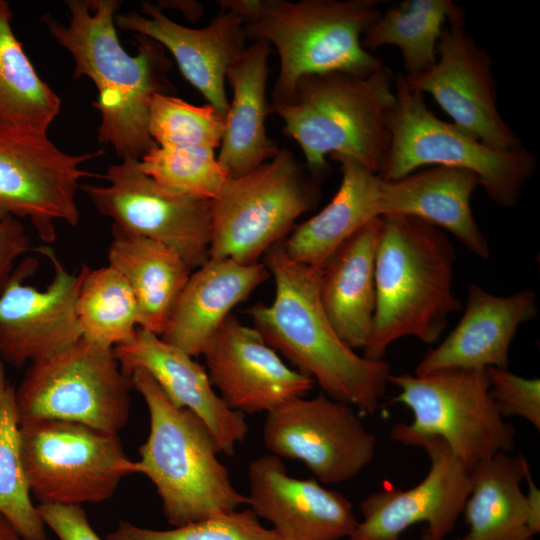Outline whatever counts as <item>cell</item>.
<instances>
[{"label":"cell","instance_id":"obj_1","mask_svg":"<svg viewBox=\"0 0 540 540\" xmlns=\"http://www.w3.org/2000/svg\"><path fill=\"white\" fill-rule=\"evenodd\" d=\"M118 0H68V24L42 17L51 37L69 52L73 79L89 78L98 96V141L110 145L120 160H139L156 146L149 130V105L155 94L175 91L169 80L172 61L156 41L135 36L136 54L121 45L115 18Z\"/></svg>","mask_w":540,"mask_h":540},{"label":"cell","instance_id":"obj_2","mask_svg":"<svg viewBox=\"0 0 540 540\" xmlns=\"http://www.w3.org/2000/svg\"><path fill=\"white\" fill-rule=\"evenodd\" d=\"M275 295L248 314L265 342L296 370L311 377L331 399L373 414L385 395L390 365L358 355L338 336L319 295V275L291 260L281 243L265 253Z\"/></svg>","mask_w":540,"mask_h":540},{"label":"cell","instance_id":"obj_3","mask_svg":"<svg viewBox=\"0 0 540 540\" xmlns=\"http://www.w3.org/2000/svg\"><path fill=\"white\" fill-rule=\"evenodd\" d=\"M382 218L373 326L362 355L375 361L405 336L435 342L461 308L452 289L456 252L445 232L408 215Z\"/></svg>","mask_w":540,"mask_h":540},{"label":"cell","instance_id":"obj_4","mask_svg":"<svg viewBox=\"0 0 540 540\" xmlns=\"http://www.w3.org/2000/svg\"><path fill=\"white\" fill-rule=\"evenodd\" d=\"M395 77L385 65L357 76L341 72L302 77L292 101L270 103L283 133L303 152L314 177L328 169L326 157L353 158L379 174L390 145Z\"/></svg>","mask_w":540,"mask_h":540},{"label":"cell","instance_id":"obj_5","mask_svg":"<svg viewBox=\"0 0 540 540\" xmlns=\"http://www.w3.org/2000/svg\"><path fill=\"white\" fill-rule=\"evenodd\" d=\"M150 419L140 473L154 484L168 523L181 527L237 510L247 496L231 482L215 440L194 413L175 406L143 369L131 373Z\"/></svg>","mask_w":540,"mask_h":540},{"label":"cell","instance_id":"obj_6","mask_svg":"<svg viewBox=\"0 0 540 540\" xmlns=\"http://www.w3.org/2000/svg\"><path fill=\"white\" fill-rule=\"evenodd\" d=\"M378 0H261L245 22L248 40H264L279 58L273 104L292 101L298 81L311 74L369 75L384 66L361 39L381 14Z\"/></svg>","mask_w":540,"mask_h":540},{"label":"cell","instance_id":"obj_7","mask_svg":"<svg viewBox=\"0 0 540 540\" xmlns=\"http://www.w3.org/2000/svg\"><path fill=\"white\" fill-rule=\"evenodd\" d=\"M395 105L390 119V145L379 171L383 180L402 178L422 167L445 166L475 173L486 195L509 208L533 176L536 157L523 146L495 150L465 130L439 119L421 93L410 89L404 75L395 77Z\"/></svg>","mask_w":540,"mask_h":540},{"label":"cell","instance_id":"obj_8","mask_svg":"<svg viewBox=\"0 0 540 540\" xmlns=\"http://www.w3.org/2000/svg\"><path fill=\"white\" fill-rule=\"evenodd\" d=\"M313 178L286 148L254 170L228 178L212 200L209 258L258 263L316 207L320 193Z\"/></svg>","mask_w":540,"mask_h":540},{"label":"cell","instance_id":"obj_9","mask_svg":"<svg viewBox=\"0 0 540 540\" xmlns=\"http://www.w3.org/2000/svg\"><path fill=\"white\" fill-rule=\"evenodd\" d=\"M132 388L113 348L81 338L28 365L15 388L19 423L53 419L118 434L129 418Z\"/></svg>","mask_w":540,"mask_h":540},{"label":"cell","instance_id":"obj_10","mask_svg":"<svg viewBox=\"0 0 540 540\" xmlns=\"http://www.w3.org/2000/svg\"><path fill=\"white\" fill-rule=\"evenodd\" d=\"M20 451L30 492L39 504L100 503L114 495L124 477L140 473L118 434L70 421L20 424Z\"/></svg>","mask_w":540,"mask_h":540},{"label":"cell","instance_id":"obj_11","mask_svg":"<svg viewBox=\"0 0 540 540\" xmlns=\"http://www.w3.org/2000/svg\"><path fill=\"white\" fill-rule=\"evenodd\" d=\"M399 389L391 402L413 414L403 429L442 438L470 471L493 455L515 448V429L500 415L486 369L450 368L424 375L392 374Z\"/></svg>","mask_w":540,"mask_h":540},{"label":"cell","instance_id":"obj_12","mask_svg":"<svg viewBox=\"0 0 540 540\" xmlns=\"http://www.w3.org/2000/svg\"><path fill=\"white\" fill-rule=\"evenodd\" d=\"M105 185L82 183L80 189L112 227L175 250L193 269L209 259L212 201L168 189L125 159L106 171Z\"/></svg>","mask_w":540,"mask_h":540},{"label":"cell","instance_id":"obj_13","mask_svg":"<svg viewBox=\"0 0 540 540\" xmlns=\"http://www.w3.org/2000/svg\"><path fill=\"white\" fill-rule=\"evenodd\" d=\"M103 154H69L47 134L0 128V219H28L41 241H55L57 221L79 223L81 180L95 176L82 165Z\"/></svg>","mask_w":540,"mask_h":540},{"label":"cell","instance_id":"obj_14","mask_svg":"<svg viewBox=\"0 0 540 540\" xmlns=\"http://www.w3.org/2000/svg\"><path fill=\"white\" fill-rule=\"evenodd\" d=\"M263 442L277 457L302 461L324 484L354 478L370 464L377 445L350 404L324 393L292 398L268 412Z\"/></svg>","mask_w":540,"mask_h":540},{"label":"cell","instance_id":"obj_15","mask_svg":"<svg viewBox=\"0 0 540 540\" xmlns=\"http://www.w3.org/2000/svg\"><path fill=\"white\" fill-rule=\"evenodd\" d=\"M391 439L423 449L430 468L423 480L406 490L394 486L371 493L360 503L362 520L349 540H399L405 530L426 522L432 540H444L454 529L470 492L469 470L440 437L406 431L400 423Z\"/></svg>","mask_w":540,"mask_h":540},{"label":"cell","instance_id":"obj_16","mask_svg":"<svg viewBox=\"0 0 540 540\" xmlns=\"http://www.w3.org/2000/svg\"><path fill=\"white\" fill-rule=\"evenodd\" d=\"M465 13L453 4L437 43L435 63L404 75L408 87L433 97L453 124L495 150L521 147L497 107L492 59L466 30Z\"/></svg>","mask_w":540,"mask_h":540},{"label":"cell","instance_id":"obj_17","mask_svg":"<svg viewBox=\"0 0 540 540\" xmlns=\"http://www.w3.org/2000/svg\"><path fill=\"white\" fill-rule=\"evenodd\" d=\"M54 268L45 290L25 283L38 267L28 257L17 265L0 293V360L15 368L46 359L82 338L76 299L82 270L70 273L47 245L36 248Z\"/></svg>","mask_w":540,"mask_h":540},{"label":"cell","instance_id":"obj_18","mask_svg":"<svg viewBox=\"0 0 540 540\" xmlns=\"http://www.w3.org/2000/svg\"><path fill=\"white\" fill-rule=\"evenodd\" d=\"M203 356L221 398L243 414L270 412L304 397L314 386L308 375L288 366L254 328L230 314Z\"/></svg>","mask_w":540,"mask_h":540},{"label":"cell","instance_id":"obj_19","mask_svg":"<svg viewBox=\"0 0 540 540\" xmlns=\"http://www.w3.org/2000/svg\"><path fill=\"white\" fill-rule=\"evenodd\" d=\"M115 23L121 29L159 43L208 104L227 114V70L247 47L241 16L220 10L207 26L195 29L173 21L157 4L142 1L140 12L118 14Z\"/></svg>","mask_w":540,"mask_h":540},{"label":"cell","instance_id":"obj_20","mask_svg":"<svg viewBox=\"0 0 540 540\" xmlns=\"http://www.w3.org/2000/svg\"><path fill=\"white\" fill-rule=\"evenodd\" d=\"M248 476L250 510L271 522L282 540H341L358 522L345 496L315 478L290 476L273 454L253 460Z\"/></svg>","mask_w":540,"mask_h":540},{"label":"cell","instance_id":"obj_21","mask_svg":"<svg viewBox=\"0 0 540 540\" xmlns=\"http://www.w3.org/2000/svg\"><path fill=\"white\" fill-rule=\"evenodd\" d=\"M124 373L143 369L177 407L200 418L210 430L219 452L235 453L249 427L245 414L231 409L214 390L208 372L193 357L138 327L126 343L113 348Z\"/></svg>","mask_w":540,"mask_h":540},{"label":"cell","instance_id":"obj_22","mask_svg":"<svg viewBox=\"0 0 540 540\" xmlns=\"http://www.w3.org/2000/svg\"><path fill=\"white\" fill-rule=\"evenodd\" d=\"M536 314V294L531 289L496 296L471 284L461 320L424 355L415 374L450 368H507L509 348L518 328Z\"/></svg>","mask_w":540,"mask_h":540},{"label":"cell","instance_id":"obj_23","mask_svg":"<svg viewBox=\"0 0 540 540\" xmlns=\"http://www.w3.org/2000/svg\"><path fill=\"white\" fill-rule=\"evenodd\" d=\"M270 273L265 264L209 258L192 272L174 302L160 338L191 357L203 355L231 310Z\"/></svg>","mask_w":540,"mask_h":540},{"label":"cell","instance_id":"obj_24","mask_svg":"<svg viewBox=\"0 0 540 540\" xmlns=\"http://www.w3.org/2000/svg\"><path fill=\"white\" fill-rule=\"evenodd\" d=\"M382 179V178H381ZM479 177L468 170L430 166L396 180H383L381 215H408L450 232L470 252L490 256V246L471 209Z\"/></svg>","mask_w":540,"mask_h":540},{"label":"cell","instance_id":"obj_25","mask_svg":"<svg viewBox=\"0 0 540 540\" xmlns=\"http://www.w3.org/2000/svg\"><path fill=\"white\" fill-rule=\"evenodd\" d=\"M272 52L266 41L255 40L227 70L226 82L232 89V100L217 160L229 178L254 170L280 150L266 129V118L270 115L266 90Z\"/></svg>","mask_w":540,"mask_h":540},{"label":"cell","instance_id":"obj_26","mask_svg":"<svg viewBox=\"0 0 540 540\" xmlns=\"http://www.w3.org/2000/svg\"><path fill=\"white\" fill-rule=\"evenodd\" d=\"M340 165V186L317 214L296 225L280 243L293 261L321 273L336 250L359 229L382 217V179L350 157H331Z\"/></svg>","mask_w":540,"mask_h":540},{"label":"cell","instance_id":"obj_27","mask_svg":"<svg viewBox=\"0 0 540 540\" xmlns=\"http://www.w3.org/2000/svg\"><path fill=\"white\" fill-rule=\"evenodd\" d=\"M378 217L359 229L332 255L319 275L323 309L341 340L363 349L375 312V259L382 233Z\"/></svg>","mask_w":540,"mask_h":540},{"label":"cell","instance_id":"obj_28","mask_svg":"<svg viewBox=\"0 0 540 540\" xmlns=\"http://www.w3.org/2000/svg\"><path fill=\"white\" fill-rule=\"evenodd\" d=\"M109 266L129 284L136 298L139 327L161 335L167 317L192 269L172 248L112 227Z\"/></svg>","mask_w":540,"mask_h":540},{"label":"cell","instance_id":"obj_29","mask_svg":"<svg viewBox=\"0 0 540 540\" xmlns=\"http://www.w3.org/2000/svg\"><path fill=\"white\" fill-rule=\"evenodd\" d=\"M527 464L518 453L500 452L470 472V492L463 508L469 527L454 540H534L521 481Z\"/></svg>","mask_w":540,"mask_h":540},{"label":"cell","instance_id":"obj_30","mask_svg":"<svg viewBox=\"0 0 540 540\" xmlns=\"http://www.w3.org/2000/svg\"><path fill=\"white\" fill-rule=\"evenodd\" d=\"M11 19L9 4L0 0V128L47 134L61 100L36 72Z\"/></svg>","mask_w":540,"mask_h":540},{"label":"cell","instance_id":"obj_31","mask_svg":"<svg viewBox=\"0 0 540 540\" xmlns=\"http://www.w3.org/2000/svg\"><path fill=\"white\" fill-rule=\"evenodd\" d=\"M451 0H405L381 12L364 33L361 45L372 51L385 45L397 47L402 54L404 75L413 76L436 61L437 43Z\"/></svg>","mask_w":540,"mask_h":540},{"label":"cell","instance_id":"obj_32","mask_svg":"<svg viewBox=\"0 0 540 540\" xmlns=\"http://www.w3.org/2000/svg\"><path fill=\"white\" fill-rule=\"evenodd\" d=\"M76 316L82 338L114 348L128 342L140 323L139 307L129 284L111 266L81 265Z\"/></svg>","mask_w":540,"mask_h":540},{"label":"cell","instance_id":"obj_33","mask_svg":"<svg viewBox=\"0 0 540 540\" xmlns=\"http://www.w3.org/2000/svg\"><path fill=\"white\" fill-rule=\"evenodd\" d=\"M0 513L23 540H47L45 525L31 500L20 451L15 387L0 360Z\"/></svg>","mask_w":540,"mask_h":540},{"label":"cell","instance_id":"obj_34","mask_svg":"<svg viewBox=\"0 0 540 540\" xmlns=\"http://www.w3.org/2000/svg\"><path fill=\"white\" fill-rule=\"evenodd\" d=\"M138 168L160 185L176 192L214 200L229 178L215 150L200 146H155Z\"/></svg>","mask_w":540,"mask_h":540},{"label":"cell","instance_id":"obj_35","mask_svg":"<svg viewBox=\"0 0 540 540\" xmlns=\"http://www.w3.org/2000/svg\"><path fill=\"white\" fill-rule=\"evenodd\" d=\"M226 115L210 104L197 106L173 94H155L149 105L148 130L157 146H200L216 150Z\"/></svg>","mask_w":540,"mask_h":540},{"label":"cell","instance_id":"obj_36","mask_svg":"<svg viewBox=\"0 0 540 540\" xmlns=\"http://www.w3.org/2000/svg\"><path fill=\"white\" fill-rule=\"evenodd\" d=\"M106 540H282L250 510L232 511L171 530H153L120 521Z\"/></svg>","mask_w":540,"mask_h":540},{"label":"cell","instance_id":"obj_37","mask_svg":"<svg viewBox=\"0 0 540 540\" xmlns=\"http://www.w3.org/2000/svg\"><path fill=\"white\" fill-rule=\"evenodd\" d=\"M490 394L500 415L522 417L540 430V380L525 378L508 368H486Z\"/></svg>","mask_w":540,"mask_h":540},{"label":"cell","instance_id":"obj_38","mask_svg":"<svg viewBox=\"0 0 540 540\" xmlns=\"http://www.w3.org/2000/svg\"><path fill=\"white\" fill-rule=\"evenodd\" d=\"M38 513L59 540H101L80 505L41 503Z\"/></svg>","mask_w":540,"mask_h":540},{"label":"cell","instance_id":"obj_39","mask_svg":"<svg viewBox=\"0 0 540 540\" xmlns=\"http://www.w3.org/2000/svg\"><path fill=\"white\" fill-rule=\"evenodd\" d=\"M30 249V239L20 219H0V293L5 288L15 262Z\"/></svg>","mask_w":540,"mask_h":540},{"label":"cell","instance_id":"obj_40","mask_svg":"<svg viewBox=\"0 0 540 540\" xmlns=\"http://www.w3.org/2000/svg\"><path fill=\"white\" fill-rule=\"evenodd\" d=\"M528 491L524 493L528 512V525L534 535L540 532V490L536 486L530 473L529 464L525 465L524 479Z\"/></svg>","mask_w":540,"mask_h":540},{"label":"cell","instance_id":"obj_41","mask_svg":"<svg viewBox=\"0 0 540 540\" xmlns=\"http://www.w3.org/2000/svg\"><path fill=\"white\" fill-rule=\"evenodd\" d=\"M181 4H165L160 5L157 4L161 9H163L166 6L170 7H179L181 8L182 12L186 15V17L190 19H197L202 15V5L195 1H186V2H180Z\"/></svg>","mask_w":540,"mask_h":540},{"label":"cell","instance_id":"obj_42","mask_svg":"<svg viewBox=\"0 0 540 540\" xmlns=\"http://www.w3.org/2000/svg\"><path fill=\"white\" fill-rule=\"evenodd\" d=\"M0 540H23L9 521L0 513Z\"/></svg>","mask_w":540,"mask_h":540},{"label":"cell","instance_id":"obj_43","mask_svg":"<svg viewBox=\"0 0 540 540\" xmlns=\"http://www.w3.org/2000/svg\"><path fill=\"white\" fill-rule=\"evenodd\" d=\"M419 540H432L426 527L421 531Z\"/></svg>","mask_w":540,"mask_h":540},{"label":"cell","instance_id":"obj_44","mask_svg":"<svg viewBox=\"0 0 540 540\" xmlns=\"http://www.w3.org/2000/svg\"><path fill=\"white\" fill-rule=\"evenodd\" d=\"M47 540H50V539H47Z\"/></svg>","mask_w":540,"mask_h":540}]
</instances>
